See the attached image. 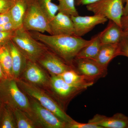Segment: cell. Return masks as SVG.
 <instances>
[{"label":"cell","mask_w":128,"mask_h":128,"mask_svg":"<svg viewBox=\"0 0 128 128\" xmlns=\"http://www.w3.org/2000/svg\"><path fill=\"white\" fill-rule=\"evenodd\" d=\"M10 22H12V21L10 12L0 14V25Z\"/></svg>","instance_id":"f546056e"},{"label":"cell","mask_w":128,"mask_h":128,"mask_svg":"<svg viewBox=\"0 0 128 128\" xmlns=\"http://www.w3.org/2000/svg\"><path fill=\"white\" fill-rule=\"evenodd\" d=\"M100 36L101 32L92 37L90 39V42L80 50L76 58L95 60L102 44Z\"/></svg>","instance_id":"d6986e66"},{"label":"cell","mask_w":128,"mask_h":128,"mask_svg":"<svg viewBox=\"0 0 128 128\" xmlns=\"http://www.w3.org/2000/svg\"><path fill=\"white\" fill-rule=\"evenodd\" d=\"M73 70L79 74L96 82L104 78L108 74V69L104 68L94 60L75 58L72 64Z\"/></svg>","instance_id":"ba28073f"},{"label":"cell","mask_w":128,"mask_h":128,"mask_svg":"<svg viewBox=\"0 0 128 128\" xmlns=\"http://www.w3.org/2000/svg\"><path fill=\"white\" fill-rule=\"evenodd\" d=\"M16 80L18 86L25 94L36 100L42 106L52 112L62 121L67 124L73 121V119L66 114L56 100L40 87L20 78Z\"/></svg>","instance_id":"3957f363"},{"label":"cell","mask_w":128,"mask_h":128,"mask_svg":"<svg viewBox=\"0 0 128 128\" xmlns=\"http://www.w3.org/2000/svg\"><path fill=\"white\" fill-rule=\"evenodd\" d=\"M22 76L24 80L38 87L50 86V78L38 62L28 60Z\"/></svg>","instance_id":"7c38bea8"},{"label":"cell","mask_w":128,"mask_h":128,"mask_svg":"<svg viewBox=\"0 0 128 128\" xmlns=\"http://www.w3.org/2000/svg\"><path fill=\"white\" fill-rule=\"evenodd\" d=\"M16 29L17 28L12 22H10L4 25H0V32H14Z\"/></svg>","instance_id":"4dcf8cb0"},{"label":"cell","mask_w":128,"mask_h":128,"mask_svg":"<svg viewBox=\"0 0 128 128\" xmlns=\"http://www.w3.org/2000/svg\"><path fill=\"white\" fill-rule=\"evenodd\" d=\"M29 32L34 38L72 66L80 50L91 41L75 35H46L40 32Z\"/></svg>","instance_id":"6da1fadb"},{"label":"cell","mask_w":128,"mask_h":128,"mask_svg":"<svg viewBox=\"0 0 128 128\" xmlns=\"http://www.w3.org/2000/svg\"><path fill=\"white\" fill-rule=\"evenodd\" d=\"M8 45L12 56L13 78L16 80L20 79L25 70L28 60L12 40L8 42Z\"/></svg>","instance_id":"9a60e30c"},{"label":"cell","mask_w":128,"mask_h":128,"mask_svg":"<svg viewBox=\"0 0 128 128\" xmlns=\"http://www.w3.org/2000/svg\"><path fill=\"white\" fill-rule=\"evenodd\" d=\"M14 32H0V46L6 45L12 40Z\"/></svg>","instance_id":"f1b7e54d"},{"label":"cell","mask_w":128,"mask_h":128,"mask_svg":"<svg viewBox=\"0 0 128 128\" xmlns=\"http://www.w3.org/2000/svg\"><path fill=\"white\" fill-rule=\"evenodd\" d=\"M17 128H35L40 126L22 110L13 109Z\"/></svg>","instance_id":"7402d4cb"},{"label":"cell","mask_w":128,"mask_h":128,"mask_svg":"<svg viewBox=\"0 0 128 128\" xmlns=\"http://www.w3.org/2000/svg\"><path fill=\"white\" fill-rule=\"evenodd\" d=\"M67 84L86 89L92 86L96 82L76 73L73 70H70L60 75Z\"/></svg>","instance_id":"ac0fdd59"},{"label":"cell","mask_w":128,"mask_h":128,"mask_svg":"<svg viewBox=\"0 0 128 128\" xmlns=\"http://www.w3.org/2000/svg\"><path fill=\"white\" fill-rule=\"evenodd\" d=\"M30 101L35 119L40 126L47 128H66L67 124L42 106L36 100L32 98Z\"/></svg>","instance_id":"9c48e42d"},{"label":"cell","mask_w":128,"mask_h":128,"mask_svg":"<svg viewBox=\"0 0 128 128\" xmlns=\"http://www.w3.org/2000/svg\"><path fill=\"white\" fill-rule=\"evenodd\" d=\"M66 128H101L96 124L88 122L87 123L79 122L74 120L66 124Z\"/></svg>","instance_id":"484cf974"},{"label":"cell","mask_w":128,"mask_h":128,"mask_svg":"<svg viewBox=\"0 0 128 128\" xmlns=\"http://www.w3.org/2000/svg\"><path fill=\"white\" fill-rule=\"evenodd\" d=\"M125 0L126 2V4L125 7H124L123 15L128 13V0Z\"/></svg>","instance_id":"e575fe53"},{"label":"cell","mask_w":128,"mask_h":128,"mask_svg":"<svg viewBox=\"0 0 128 128\" xmlns=\"http://www.w3.org/2000/svg\"><path fill=\"white\" fill-rule=\"evenodd\" d=\"M0 128H17L13 110L5 104L3 105L0 118Z\"/></svg>","instance_id":"603a6c76"},{"label":"cell","mask_w":128,"mask_h":128,"mask_svg":"<svg viewBox=\"0 0 128 128\" xmlns=\"http://www.w3.org/2000/svg\"><path fill=\"white\" fill-rule=\"evenodd\" d=\"M124 0H99L86 6L88 10L113 21L122 28Z\"/></svg>","instance_id":"8992f818"},{"label":"cell","mask_w":128,"mask_h":128,"mask_svg":"<svg viewBox=\"0 0 128 128\" xmlns=\"http://www.w3.org/2000/svg\"><path fill=\"white\" fill-rule=\"evenodd\" d=\"M50 86L55 96V99L65 110L66 106L72 98L86 89L67 84L60 76H52Z\"/></svg>","instance_id":"52a82bcc"},{"label":"cell","mask_w":128,"mask_h":128,"mask_svg":"<svg viewBox=\"0 0 128 128\" xmlns=\"http://www.w3.org/2000/svg\"><path fill=\"white\" fill-rule=\"evenodd\" d=\"M118 44H102L98 55L94 60L104 68L108 69L110 62L119 56Z\"/></svg>","instance_id":"e0dca14e"},{"label":"cell","mask_w":128,"mask_h":128,"mask_svg":"<svg viewBox=\"0 0 128 128\" xmlns=\"http://www.w3.org/2000/svg\"><path fill=\"white\" fill-rule=\"evenodd\" d=\"M52 0H37L40 8L50 21L58 12V5L56 4Z\"/></svg>","instance_id":"cb8c5ba5"},{"label":"cell","mask_w":128,"mask_h":128,"mask_svg":"<svg viewBox=\"0 0 128 128\" xmlns=\"http://www.w3.org/2000/svg\"><path fill=\"white\" fill-rule=\"evenodd\" d=\"M99 0H76L75 4L77 6H84L94 3Z\"/></svg>","instance_id":"d6a6232c"},{"label":"cell","mask_w":128,"mask_h":128,"mask_svg":"<svg viewBox=\"0 0 128 128\" xmlns=\"http://www.w3.org/2000/svg\"><path fill=\"white\" fill-rule=\"evenodd\" d=\"M88 122L101 128H128V117L121 113H117L112 117L97 114Z\"/></svg>","instance_id":"5bb4252c"},{"label":"cell","mask_w":128,"mask_h":128,"mask_svg":"<svg viewBox=\"0 0 128 128\" xmlns=\"http://www.w3.org/2000/svg\"><path fill=\"white\" fill-rule=\"evenodd\" d=\"M5 79H6V78H5V76L4 75L3 72H2L1 66L0 64V81Z\"/></svg>","instance_id":"836d02e7"},{"label":"cell","mask_w":128,"mask_h":128,"mask_svg":"<svg viewBox=\"0 0 128 128\" xmlns=\"http://www.w3.org/2000/svg\"><path fill=\"white\" fill-rule=\"evenodd\" d=\"M11 40L28 60L32 62H37L48 49L44 44L34 38L29 31L22 28L15 30Z\"/></svg>","instance_id":"277c9868"},{"label":"cell","mask_w":128,"mask_h":128,"mask_svg":"<svg viewBox=\"0 0 128 128\" xmlns=\"http://www.w3.org/2000/svg\"><path fill=\"white\" fill-rule=\"evenodd\" d=\"M4 104L3 103L1 100L0 98V118L1 115L2 108H3Z\"/></svg>","instance_id":"d590c367"},{"label":"cell","mask_w":128,"mask_h":128,"mask_svg":"<svg viewBox=\"0 0 128 128\" xmlns=\"http://www.w3.org/2000/svg\"><path fill=\"white\" fill-rule=\"evenodd\" d=\"M58 12H63L70 16H79L75 7V0H58Z\"/></svg>","instance_id":"d4e9b609"},{"label":"cell","mask_w":128,"mask_h":128,"mask_svg":"<svg viewBox=\"0 0 128 128\" xmlns=\"http://www.w3.org/2000/svg\"><path fill=\"white\" fill-rule=\"evenodd\" d=\"M51 35H74L73 21L70 16L58 12L49 22Z\"/></svg>","instance_id":"4fadbf2b"},{"label":"cell","mask_w":128,"mask_h":128,"mask_svg":"<svg viewBox=\"0 0 128 128\" xmlns=\"http://www.w3.org/2000/svg\"><path fill=\"white\" fill-rule=\"evenodd\" d=\"M0 98L4 104L12 110H22L38 123L33 112L30 100L20 89L15 79H5L0 81Z\"/></svg>","instance_id":"7a4b0ae2"},{"label":"cell","mask_w":128,"mask_h":128,"mask_svg":"<svg viewBox=\"0 0 128 128\" xmlns=\"http://www.w3.org/2000/svg\"><path fill=\"white\" fill-rule=\"evenodd\" d=\"M74 35L82 37L92 30L96 25L104 24L108 19L103 16L94 14L92 16H72Z\"/></svg>","instance_id":"8fae6325"},{"label":"cell","mask_w":128,"mask_h":128,"mask_svg":"<svg viewBox=\"0 0 128 128\" xmlns=\"http://www.w3.org/2000/svg\"><path fill=\"white\" fill-rule=\"evenodd\" d=\"M121 22L122 29L124 35H128V13L123 15Z\"/></svg>","instance_id":"1f68e13d"},{"label":"cell","mask_w":128,"mask_h":128,"mask_svg":"<svg viewBox=\"0 0 128 128\" xmlns=\"http://www.w3.org/2000/svg\"><path fill=\"white\" fill-rule=\"evenodd\" d=\"M22 28L26 31L43 33L46 32L51 35L49 21L40 8L37 0H28L27 9L24 18Z\"/></svg>","instance_id":"5b68a950"},{"label":"cell","mask_w":128,"mask_h":128,"mask_svg":"<svg viewBox=\"0 0 128 128\" xmlns=\"http://www.w3.org/2000/svg\"><path fill=\"white\" fill-rule=\"evenodd\" d=\"M124 36L122 28L109 20L106 27L101 32V41L102 44H118Z\"/></svg>","instance_id":"2e32d148"},{"label":"cell","mask_w":128,"mask_h":128,"mask_svg":"<svg viewBox=\"0 0 128 128\" xmlns=\"http://www.w3.org/2000/svg\"><path fill=\"white\" fill-rule=\"evenodd\" d=\"M28 2V0H15L14 4L9 11L12 22L17 29L22 27Z\"/></svg>","instance_id":"ffe728a7"},{"label":"cell","mask_w":128,"mask_h":128,"mask_svg":"<svg viewBox=\"0 0 128 128\" xmlns=\"http://www.w3.org/2000/svg\"><path fill=\"white\" fill-rule=\"evenodd\" d=\"M52 76H60L73 67L48 49L37 62Z\"/></svg>","instance_id":"30bf717a"},{"label":"cell","mask_w":128,"mask_h":128,"mask_svg":"<svg viewBox=\"0 0 128 128\" xmlns=\"http://www.w3.org/2000/svg\"><path fill=\"white\" fill-rule=\"evenodd\" d=\"M118 44L119 56L128 58V35H124Z\"/></svg>","instance_id":"4316f807"},{"label":"cell","mask_w":128,"mask_h":128,"mask_svg":"<svg viewBox=\"0 0 128 128\" xmlns=\"http://www.w3.org/2000/svg\"><path fill=\"white\" fill-rule=\"evenodd\" d=\"M15 0H0V14L9 12Z\"/></svg>","instance_id":"83f0119b"},{"label":"cell","mask_w":128,"mask_h":128,"mask_svg":"<svg viewBox=\"0 0 128 128\" xmlns=\"http://www.w3.org/2000/svg\"><path fill=\"white\" fill-rule=\"evenodd\" d=\"M0 64L6 79H14L12 56L8 44L0 46Z\"/></svg>","instance_id":"44dd1931"}]
</instances>
